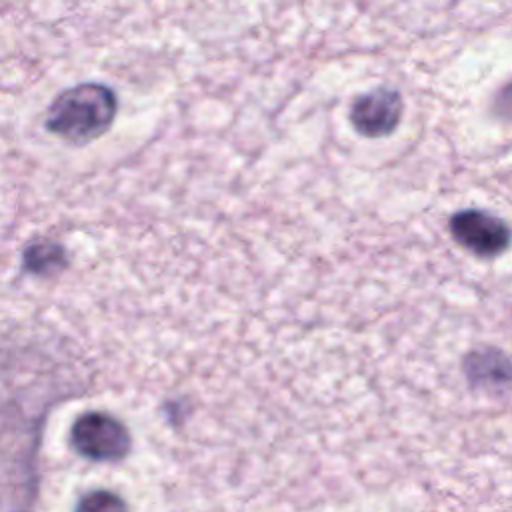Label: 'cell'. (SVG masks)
Returning <instances> with one entry per match:
<instances>
[{"label": "cell", "mask_w": 512, "mask_h": 512, "mask_svg": "<svg viewBox=\"0 0 512 512\" xmlns=\"http://www.w3.org/2000/svg\"><path fill=\"white\" fill-rule=\"evenodd\" d=\"M116 110L118 98L110 86L82 82L52 100L44 126L50 134L70 144H88L108 132Z\"/></svg>", "instance_id": "cell-1"}, {"label": "cell", "mask_w": 512, "mask_h": 512, "mask_svg": "<svg viewBox=\"0 0 512 512\" xmlns=\"http://www.w3.org/2000/svg\"><path fill=\"white\" fill-rule=\"evenodd\" d=\"M70 444L76 454L90 462H120L128 456L132 438L116 416L90 410L72 422Z\"/></svg>", "instance_id": "cell-2"}, {"label": "cell", "mask_w": 512, "mask_h": 512, "mask_svg": "<svg viewBox=\"0 0 512 512\" xmlns=\"http://www.w3.org/2000/svg\"><path fill=\"white\" fill-rule=\"evenodd\" d=\"M448 230L456 244L478 258H496L512 242V230L502 218L476 208L452 214Z\"/></svg>", "instance_id": "cell-3"}, {"label": "cell", "mask_w": 512, "mask_h": 512, "mask_svg": "<svg viewBox=\"0 0 512 512\" xmlns=\"http://www.w3.org/2000/svg\"><path fill=\"white\" fill-rule=\"evenodd\" d=\"M404 112L402 94L388 86H378L370 92H364L354 98L350 104V124L352 128L366 138H384L390 136Z\"/></svg>", "instance_id": "cell-4"}, {"label": "cell", "mask_w": 512, "mask_h": 512, "mask_svg": "<svg viewBox=\"0 0 512 512\" xmlns=\"http://www.w3.org/2000/svg\"><path fill=\"white\" fill-rule=\"evenodd\" d=\"M464 374L470 386L474 388L502 390L500 380H496V374H502L512 380V362L498 350H474L464 360Z\"/></svg>", "instance_id": "cell-5"}, {"label": "cell", "mask_w": 512, "mask_h": 512, "mask_svg": "<svg viewBox=\"0 0 512 512\" xmlns=\"http://www.w3.org/2000/svg\"><path fill=\"white\" fill-rule=\"evenodd\" d=\"M68 266V252L60 242L34 240L22 250V268L40 278L56 276Z\"/></svg>", "instance_id": "cell-6"}, {"label": "cell", "mask_w": 512, "mask_h": 512, "mask_svg": "<svg viewBox=\"0 0 512 512\" xmlns=\"http://www.w3.org/2000/svg\"><path fill=\"white\" fill-rule=\"evenodd\" d=\"M76 508H80V510H114V508H126V502L114 492L96 490V492H88L76 504Z\"/></svg>", "instance_id": "cell-7"}]
</instances>
